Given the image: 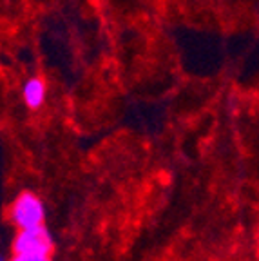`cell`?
I'll list each match as a JSON object with an SVG mask.
<instances>
[{"label": "cell", "instance_id": "277c9868", "mask_svg": "<svg viewBox=\"0 0 259 261\" xmlns=\"http://www.w3.org/2000/svg\"><path fill=\"white\" fill-rule=\"evenodd\" d=\"M9 261H51V254H13Z\"/></svg>", "mask_w": 259, "mask_h": 261}, {"label": "cell", "instance_id": "3957f363", "mask_svg": "<svg viewBox=\"0 0 259 261\" xmlns=\"http://www.w3.org/2000/svg\"><path fill=\"white\" fill-rule=\"evenodd\" d=\"M45 94H47V87L44 78L40 76L29 78L22 87V98L29 109H40L45 102Z\"/></svg>", "mask_w": 259, "mask_h": 261}, {"label": "cell", "instance_id": "7a4b0ae2", "mask_svg": "<svg viewBox=\"0 0 259 261\" xmlns=\"http://www.w3.org/2000/svg\"><path fill=\"white\" fill-rule=\"evenodd\" d=\"M53 249L55 241L44 225L22 228L11 241L13 254H53Z\"/></svg>", "mask_w": 259, "mask_h": 261}, {"label": "cell", "instance_id": "6da1fadb", "mask_svg": "<svg viewBox=\"0 0 259 261\" xmlns=\"http://www.w3.org/2000/svg\"><path fill=\"white\" fill-rule=\"evenodd\" d=\"M9 221L15 225L16 230L44 225L45 205L40 196H37L31 191L20 192L9 207Z\"/></svg>", "mask_w": 259, "mask_h": 261}]
</instances>
